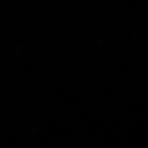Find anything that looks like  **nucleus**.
Masks as SVG:
<instances>
[]
</instances>
